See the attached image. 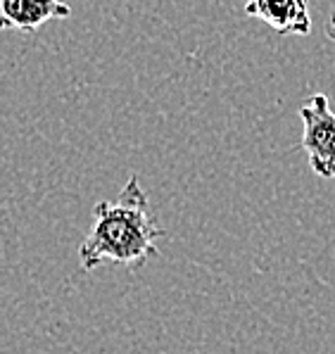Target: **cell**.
I'll return each mask as SVG.
<instances>
[{
  "instance_id": "cell-1",
  "label": "cell",
  "mask_w": 335,
  "mask_h": 354,
  "mask_svg": "<svg viewBox=\"0 0 335 354\" xmlns=\"http://www.w3.org/2000/svg\"><path fill=\"white\" fill-rule=\"evenodd\" d=\"M166 231L157 224L140 178L124 183L115 203L100 200L93 209V224L79 248V264L93 271L102 264L140 269L157 257V241Z\"/></svg>"
},
{
  "instance_id": "cell-2",
  "label": "cell",
  "mask_w": 335,
  "mask_h": 354,
  "mask_svg": "<svg viewBox=\"0 0 335 354\" xmlns=\"http://www.w3.org/2000/svg\"><path fill=\"white\" fill-rule=\"evenodd\" d=\"M302 150L309 157V167L316 176L335 178V112L323 93L309 97L300 107Z\"/></svg>"
},
{
  "instance_id": "cell-3",
  "label": "cell",
  "mask_w": 335,
  "mask_h": 354,
  "mask_svg": "<svg viewBox=\"0 0 335 354\" xmlns=\"http://www.w3.org/2000/svg\"><path fill=\"white\" fill-rule=\"evenodd\" d=\"M72 8L62 0H0V31L34 34L50 19H69Z\"/></svg>"
},
{
  "instance_id": "cell-4",
  "label": "cell",
  "mask_w": 335,
  "mask_h": 354,
  "mask_svg": "<svg viewBox=\"0 0 335 354\" xmlns=\"http://www.w3.org/2000/svg\"><path fill=\"white\" fill-rule=\"evenodd\" d=\"M245 15L267 21L283 36H309L312 15L307 0H247Z\"/></svg>"
},
{
  "instance_id": "cell-5",
  "label": "cell",
  "mask_w": 335,
  "mask_h": 354,
  "mask_svg": "<svg viewBox=\"0 0 335 354\" xmlns=\"http://www.w3.org/2000/svg\"><path fill=\"white\" fill-rule=\"evenodd\" d=\"M328 36H331V41L335 43V10L331 15V24H328Z\"/></svg>"
}]
</instances>
